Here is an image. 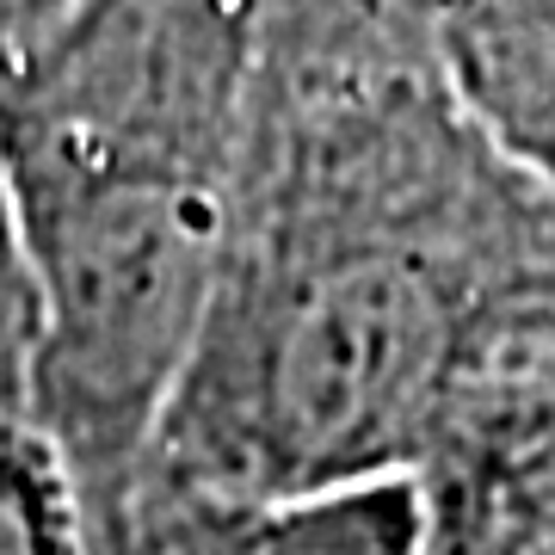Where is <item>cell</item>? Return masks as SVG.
Wrapping results in <instances>:
<instances>
[{"mask_svg": "<svg viewBox=\"0 0 555 555\" xmlns=\"http://www.w3.org/2000/svg\"><path fill=\"white\" fill-rule=\"evenodd\" d=\"M7 198L38 278L31 420L93 518L155 463L192 383L229 284V204L217 179L149 173Z\"/></svg>", "mask_w": 555, "mask_h": 555, "instance_id": "1", "label": "cell"}, {"mask_svg": "<svg viewBox=\"0 0 555 555\" xmlns=\"http://www.w3.org/2000/svg\"><path fill=\"white\" fill-rule=\"evenodd\" d=\"M241 0H80L0 68V179H217L241 87Z\"/></svg>", "mask_w": 555, "mask_h": 555, "instance_id": "2", "label": "cell"}, {"mask_svg": "<svg viewBox=\"0 0 555 555\" xmlns=\"http://www.w3.org/2000/svg\"><path fill=\"white\" fill-rule=\"evenodd\" d=\"M87 555H438L426 481L229 494L142 469L87 518Z\"/></svg>", "mask_w": 555, "mask_h": 555, "instance_id": "3", "label": "cell"}, {"mask_svg": "<svg viewBox=\"0 0 555 555\" xmlns=\"http://www.w3.org/2000/svg\"><path fill=\"white\" fill-rule=\"evenodd\" d=\"M426 38L463 118L555 198V0H433Z\"/></svg>", "mask_w": 555, "mask_h": 555, "instance_id": "4", "label": "cell"}, {"mask_svg": "<svg viewBox=\"0 0 555 555\" xmlns=\"http://www.w3.org/2000/svg\"><path fill=\"white\" fill-rule=\"evenodd\" d=\"M426 488L438 555H555V389L469 438Z\"/></svg>", "mask_w": 555, "mask_h": 555, "instance_id": "5", "label": "cell"}, {"mask_svg": "<svg viewBox=\"0 0 555 555\" xmlns=\"http://www.w3.org/2000/svg\"><path fill=\"white\" fill-rule=\"evenodd\" d=\"M0 555H87V500L38 420L0 426Z\"/></svg>", "mask_w": 555, "mask_h": 555, "instance_id": "6", "label": "cell"}, {"mask_svg": "<svg viewBox=\"0 0 555 555\" xmlns=\"http://www.w3.org/2000/svg\"><path fill=\"white\" fill-rule=\"evenodd\" d=\"M31 396H38V278L13 198L0 185V426L31 420Z\"/></svg>", "mask_w": 555, "mask_h": 555, "instance_id": "7", "label": "cell"}, {"mask_svg": "<svg viewBox=\"0 0 555 555\" xmlns=\"http://www.w3.org/2000/svg\"><path fill=\"white\" fill-rule=\"evenodd\" d=\"M80 0H0V68L31 50L43 31H56L68 13H75Z\"/></svg>", "mask_w": 555, "mask_h": 555, "instance_id": "8", "label": "cell"}]
</instances>
